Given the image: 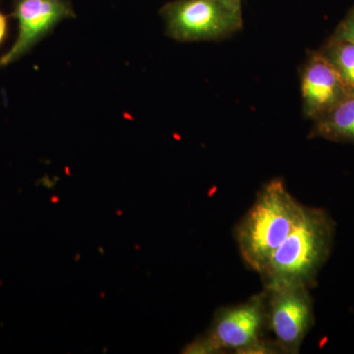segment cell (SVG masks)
Here are the masks:
<instances>
[{
  "mask_svg": "<svg viewBox=\"0 0 354 354\" xmlns=\"http://www.w3.org/2000/svg\"><path fill=\"white\" fill-rule=\"evenodd\" d=\"M7 30H8V20L3 13L0 12V46L6 38Z\"/></svg>",
  "mask_w": 354,
  "mask_h": 354,
  "instance_id": "8fae6325",
  "label": "cell"
},
{
  "mask_svg": "<svg viewBox=\"0 0 354 354\" xmlns=\"http://www.w3.org/2000/svg\"><path fill=\"white\" fill-rule=\"evenodd\" d=\"M185 353H278L266 337L265 291L241 304L221 307L205 335L184 349Z\"/></svg>",
  "mask_w": 354,
  "mask_h": 354,
  "instance_id": "3957f363",
  "label": "cell"
},
{
  "mask_svg": "<svg viewBox=\"0 0 354 354\" xmlns=\"http://www.w3.org/2000/svg\"><path fill=\"white\" fill-rule=\"evenodd\" d=\"M160 15L167 36L186 43L221 41L244 25L242 0H174Z\"/></svg>",
  "mask_w": 354,
  "mask_h": 354,
  "instance_id": "277c9868",
  "label": "cell"
},
{
  "mask_svg": "<svg viewBox=\"0 0 354 354\" xmlns=\"http://www.w3.org/2000/svg\"><path fill=\"white\" fill-rule=\"evenodd\" d=\"M319 51L334 65L349 93L354 94V44L330 36Z\"/></svg>",
  "mask_w": 354,
  "mask_h": 354,
  "instance_id": "9c48e42d",
  "label": "cell"
},
{
  "mask_svg": "<svg viewBox=\"0 0 354 354\" xmlns=\"http://www.w3.org/2000/svg\"><path fill=\"white\" fill-rule=\"evenodd\" d=\"M305 208L281 179L263 185L234 230L239 253L251 271L261 274L274 250L302 220Z\"/></svg>",
  "mask_w": 354,
  "mask_h": 354,
  "instance_id": "7a4b0ae2",
  "label": "cell"
},
{
  "mask_svg": "<svg viewBox=\"0 0 354 354\" xmlns=\"http://www.w3.org/2000/svg\"><path fill=\"white\" fill-rule=\"evenodd\" d=\"M264 291L266 337L278 353H299L315 322L310 290L281 286Z\"/></svg>",
  "mask_w": 354,
  "mask_h": 354,
  "instance_id": "5b68a950",
  "label": "cell"
},
{
  "mask_svg": "<svg viewBox=\"0 0 354 354\" xmlns=\"http://www.w3.org/2000/svg\"><path fill=\"white\" fill-rule=\"evenodd\" d=\"M302 111L315 120L351 94L341 75L320 51L311 50L300 73Z\"/></svg>",
  "mask_w": 354,
  "mask_h": 354,
  "instance_id": "52a82bcc",
  "label": "cell"
},
{
  "mask_svg": "<svg viewBox=\"0 0 354 354\" xmlns=\"http://www.w3.org/2000/svg\"><path fill=\"white\" fill-rule=\"evenodd\" d=\"M309 138L354 144V94L346 95L334 108L313 120Z\"/></svg>",
  "mask_w": 354,
  "mask_h": 354,
  "instance_id": "ba28073f",
  "label": "cell"
},
{
  "mask_svg": "<svg viewBox=\"0 0 354 354\" xmlns=\"http://www.w3.org/2000/svg\"><path fill=\"white\" fill-rule=\"evenodd\" d=\"M14 17L18 22L17 38L10 50L0 57V67L24 57L58 23L74 17V12L67 0H17Z\"/></svg>",
  "mask_w": 354,
  "mask_h": 354,
  "instance_id": "8992f818",
  "label": "cell"
},
{
  "mask_svg": "<svg viewBox=\"0 0 354 354\" xmlns=\"http://www.w3.org/2000/svg\"><path fill=\"white\" fill-rule=\"evenodd\" d=\"M335 227L334 218L326 209L306 207L302 220L261 272L264 288H314L332 252Z\"/></svg>",
  "mask_w": 354,
  "mask_h": 354,
  "instance_id": "6da1fadb",
  "label": "cell"
},
{
  "mask_svg": "<svg viewBox=\"0 0 354 354\" xmlns=\"http://www.w3.org/2000/svg\"><path fill=\"white\" fill-rule=\"evenodd\" d=\"M332 36L354 44V6L337 25Z\"/></svg>",
  "mask_w": 354,
  "mask_h": 354,
  "instance_id": "30bf717a",
  "label": "cell"
}]
</instances>
